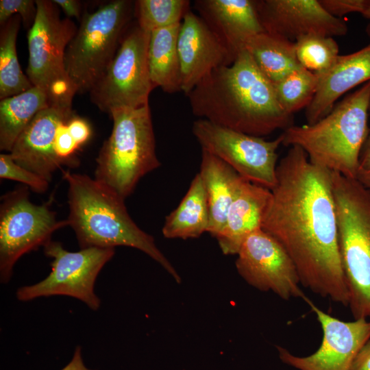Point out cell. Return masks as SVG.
Listing matches in <instances>:
<instances>
[{
    "mask_svg": "<svg viewBox=\"0 0 370 370\" xmlns=\"http://www.w3.org/2000/svg\"><path fill=\"white\" fill-rule=\"evenodd\" d=\"M276 173L262 230L288 254L303 286L348 306L331 171L312 164L301 147L292 146Z\"/></svg>",
    "mask_w": 370,
    "mask_h": 370,
    "instance_id": "obj_1",
    "label": "cell"
},
{
    "mask_svg": "<svg viewBox=\"0 0 370 370\" xmlns=\"http://www.w3.org/2000/svg\"><path fill=\"white\" fill-rule=\"evenodd\" d=\"M193 114L217 125L262 137L293 125L273 83L247 50L205 77L187 95Z\"/></svg>",
    "mask_w": 370,
    "mask_h": 370,
    "instance_id": "obj_2",
    "label": "cell"
},
{
    "mask_svg": "<svg viewBox=\"0 0 370 370\" xmlns=\"http://www.w3.org/2000/svg\"><path fill=\"white\" fill-rule=\"evenodd\" d=\"M68 184L69 226L81 249H137L160 264L177 282L181 278L157 247L153 237L141 230L130 216L125 199L87 175L62 170Z\"/></svg>",
    "mask_w": 370,
    "mask_h": 370,
    "instance_id": "obj_3",
    "label": "cell"
},
{
    "mask_svg": "<svg viewBox=\"0 0 370 370\" xmlns=\"http://www.w3.org/2000/svg\"><path fill=\"white\" fill-rule=\"evenodd\" d=\"M369 103L370 80L317 122L284 130L282 145L298 146L312 164L357 179L361 151L370 130Z\"/></svg>",
    "mask_w": 370,
    "mask_h": 370,
    "instance_id": "obj_4",
    "label": "cell"
},
{
    "mask_svg": "<svg viewBox=\"0 0 370 370\" xmlns=\"http://www.w3.org/2000/svg\"><path fill=\"white\" fill-rule=\"evenodd\" d=\"M338 247L355 319L370 317V188L331 171Z\"/></svg>",
    "mask_w": 370,
    "mask_h": 370,
    "instance_id": "obj_5",
    "label": "cell"
},
{
    "mask_svg": "<svg viewBox=\"0 0 370 370\" xmlns=\"http://www.w3.org/2000/svg\"><path fill=\"white\" fill-rule=\"evenodd\" d=\"M109 114L113 126L96 158L95 179L125 199L140 180L161 162L156 151L149 104L114 109Z\"/></svg>",
    "mask_w": 370,
    "mask_h": 370,
    "instance_id": "obj_6",
    "label": "cell"
},
{
    "mask_svg": "<svg viewBox=\"0 0 370 370\" xmlns=\"http://www.w3.org/2000/svg\"><path fill=\"white\" fill-rule=\"evenodd\" d=\"M134 5L132 1L113 0L82 14L64 60L77 93H89L110 64L130 25Z\"/></svg>",
    "mask_w": 370,
    "mask_h": 370,
    "instance_id": "obj_7",
    "label": "cell"
},
{
    "mask_svg": "<svg viewBox=\"0 0 370 370\" xmlns=\"http://www.w3.org/2000/svg\"><path fill=\"white\" fill-rule=\"evenodd\" d=\"M36 16L28 30V65L26 73L34 86L47 95L51 106L69 112L77 93L66 71V49L77 32L75 23L61 18L58 5L36 0Z\"/></svg>",
    "mask_w": 370,
    "mask_h": 370,
    "instance_id": "obj_8",
    "label": "cell"
},
{
    "mask_svg": "<svg viewBox=\"0 0 370 370\" xmlns=\"http://www.w3.org/2000/svg\"><path fill=\"white\" fill-rule=\"evenodd\" d=\"M150 33L135 23L124 33L116 53L90 91L91 101L110 114L118 108H138L149 104L154 89L149 75Z\"/></svg>",
    "mask_w": 370,
    "mask_h": 370,
    "instance_id": "obj_9",
    "label": "cell"
},
{
    "mask_svg": "<svg viewBox=\"0 0 370 370\" xmlns=\"http://www.w3.org/2000/svg\"><path fill=\"white\" fill-rule=\"evenodd\" d=\"M69 225L58 221L48 204H33L28 187L21 186L1 197L0 206V280L8 283L17 260L51 241L54 232Z\"/></svg>",
    "mask_w": 370,
    "mask_h": 370,
    "instance_id": "obj_10",
    "label": "cell"
},
{
    "mask_svg": "<svg viewBox=\"0 0 370 370\" xmlns=\"http://www.w3.org/2000/svg\"><path fill=\"white\" fill-rule=\"evenodd\" d=\"M43 248L45 256L52 259L51 272L40 282L19 288L16 293L17 299L27 301L42 297L65 295L97 310L101 300L94 292L95 283L100 271L113 257L114 248L88 247L69 251L61 243L53 241Z\"/></svg>",
    "mask_w": 370,
    "mask_h": 370,
    "instance_id": "obj_11",
    "label": "cell"
},
{
    "mask_svg": "<svg viewBox=\"0 0 370 370\" xmlns=\"http://www.w3.org/2000/svg\"><path fill=\"white\" fill-rule=\"evenodd\" d=\"M201 150L220 158L246 180L271 190L277 182V150L283 136L267 140L198 119L192 127Z\"/></svg>",
    "mask_w": 370,
    "mask_h": 370,
    "instance_id": "obj_12",
    "label": "cell"
},
{
    "mask_svg": "<svg viewBox=\"0 0 370 370\" xmlns=\"http://www.w3.org/2000/svg\"><path fill=\"white\" fill-rule=\"evenodd\" d=\"M236 255L237 271L250 286L261 291H272L284 300L307 298L299 286V277L290 256L263 230L249 235Z\"/></svg>",
    "mask_w": 370,
    "mask_h": 370,
    "instance_id": "obj_13",
    "label": "cell"
},
{
    "mask_svg": "<svg viewBox=\"0 0 370 370\" xmlns=\"http://www.w3.org/2000/svg\"><path fill=\"white\" fill-rule=\"evenodd\" d=\"M305 301L321 325V345L307 356H295L286 349L276 346L280 359L298 370H350L356 356L370 339V321L364 318L342 321L319 308L308 297Z\"/></svg>",
    "mask_w": 370,
    "mask_h": 370,
    "instance_id": "obj_14",
    "label": "cell"
},
{
    "mask_svg": "<svg viewBox=\"0 0 370 370\" xmlns=\"http://www.w3.org/2000/svg\"><path fill=\"white\" fill-rule=\"evenodd\" d=\"M256 7L264 32L293 42L301 36L319 34L343 36L347 26L328 13L319 0H258Z\"/></svg>",
    "mask_w": 370,
    "mask_h": 370,
    "instance_id": "obj_15",
    "label": "cell"
},
{
    "mask_svg": "<svg viewBox=\"0 0 370 370\" xmlns=\"http://www.w3.org/2000/svg\"><path fill=\"white\" fill-rule=\"evenodd\" d=\"M177 49L186 96L210 72L235 59L204 20L188 11L181 23Z\"/></svg>",
    "mask_w": 370,
    "mask_h": 370,
    "instance_id": "obj_16",
    "label": "cell"
},
{
    "mask_svg": "<svg viewBox=\"0 0 370 370\" xmlns=\"http://www.w3.org/2000/svg\"><path fill=\"white\" fill-rule=\"evenodd\" d=\"M74 116L54 106L36 114L16 140L10 152L13 160L50 182L54 172L68 165L55 152L53 145L58 127Z\"/></svg>",
    "mask_w": 370,
    "mask_h": 370,
    "instance_id": "obj_17",
    "label": "cell"
},
{
    "mask_svg": "<svg viewBox=\"0 0 370 370\" xmlns=\"http://www.w3.org/2000/svg\"><path fill=\"white\" fill-rule=\"evenodd\" d=\"M193 7L236 59L247 41L264 32L253 0H196Z\"/></svg>",
    "mask_w": 370,
    "mask_h": 370,
    "instance_id": "obj_18",
    "label": "cell"
},
{
    "mask_svg": "<svg viewBox=\"0 0 370 370\" xmlns=\"http://www.w3.org/2000/svg\"><path fill=\"white\" fill-rule=\"evenodd\" d=\"M317 75L315 95L305 111L307 124L325 116L339 97L370 80V43L352 53L339 55L327 71Z\"/></svg>",
    "mask_w": 370,
    "mask_h": 370,
    "instance_id": "obj_19",
    "label": "cell"
},
{
    "mask_svg": "<svg viewBox=\"0 0 370 370\" xmlns=\"http://www.w3.org/2000/svg\"><path fill=\"white\" fill-rule=\"evenodd\" d=\"M271 190L247 181L232 204L225 223L215 236L225 255L237 254L245 239L262 229Z\"/></svg>",
    "mask_w": 370,
    "mask_h": 370,
    "instance_id": "obj_20",
    "label": "cell"
},
{
    "mask_svg": "<svg viewBox=\"0 0 370 370\" xmlns=\"http://www.w3.org/2000/svg\"><path fill=\"white\" fill-rule=\"evenodd\" d=\"M198 173L205 188L209 208L208 232L215 237L225 223L232 204L247 180L226 162L204 150Z\"/></svg>",
    "mask_w": 370,
    "mask_h": 370,
    "instance_id": "obj_21",
    "label": "cell"
},
{
    "mask_svg": "<svg viewBox=\"0 0 370 370\" xmlns=\"http://www.w3.org/2000/svg\"><path fill=\"white\" fill-rule=\"evenodd\" d=\"M181 23L150 33L148 64L153 88L167 93L182 91L181 67L177 39Z\"/></svg>",
    "mask_w": 370,
    "mask_h": 370,
    "instance_id": "obj_22",
    "label": "cell"
},
{
    "mask_svg": "<svg viewBox=\"0 0 370 370\" xmlns=\"http://www.w3.org/2000/svg\"><path fill=\"white\" fill-rule=\"evenodd\" d=\"M210 215L205 188L199 173L177 207L166 217L162 228L166 238H195L207 232Z\"/></svg>",
    "mask_w": 370,
    "mask_h": 370,
    "instance_id": "obj_23",
    "label": "cell"
},
{
    "mask_svg": "<svg viewBox=\"0 0 370 370\" xmlns=\"http://www.w3.org/2000/svg\"><path fill=\"white\" fill-rule=\"evenodd\" d=\"M51 106L47 93L33 86L0 100V150L10 152L23 130L40 110Z\"/></svg>",
    "mask_w": 370,
    "mask_h": 370,
    "instance_id": "obj_24",
    "label": "cell"
},
{
    "mask_svg": "<svg viewBox=\"0 0 370 370\" xmlns=\"http://www.w3.org/2000/svg\"><path fill=\"white\" fill-rule=\"evenodd\" d=\"M245 49L272 83L301 66L296 57L295 42L280 36L261 32L247 41Z\"/></svg>",
    "mask_w": 370,
    "mask_h": 370,
    "instance_id": "obj_25",
    "label": "cell"
},
{
    "mask_svg": "<svg viewBox=\"0 0 370 370\" xmlns=\"http://www.w3.org/2000/svg\"><path fill=\"white\" fill-rule=\"evenodd\" d=\"M22 18L12 16L1 26L0 99L18 95L34 86L21 68L16 53V38Z\"/></svg>",
    "mask_w": 370,
    "mask_h": 370,
    "instance_id": "obj_26",
    "label": "cell"
},
{
    "mask_svg": "<svg viewBox=\"0 0 370 370\" xmlns=\"http://www.w3.org/2000/svg\"><path fill=\"white\" fill-rule=\"evenodd\" d=\"M318 75L300 66L273 83L277 99L288 114L306 108L315 95Z\"/></svg>",
    "mask_w": 370,
    "mask_h": 370,
    "instance_id": "obj_27",
    "label": "cell"
},
{
    "mask_svg": "<svg viewBox=\"0 0 370 370\" xmlns=\"http://www.w3.org/2000/svg\"><path fill=\"white\" fill-rule=\"evenodd\" d=\"M190 4L188 0H137L134 14L138 26L151 33L182 23Z\"/></svg>",
    "mask_w": 370,
    "mask_h": 370,
    "instance_id": "obj_28",
    "label": "cell"
},
{
    "mask_svg": "<svg viewBox=\"0 0 370 370\" xmlns=\"http://www.w3.org/2000/svg\"><path fill=\"white\" fill-rule=\"evenodd\" d=\"M295 47L300 65L317 75L327 71L339 56L338 45L333 37L319 34L299 36Z\"/></svg>",
    "mask_w": 370,
    "mask_h": 370,
    "instance_id": "obj_29",
    "label": "cell"
},
{
    "mask_svg": "<svg viewBox=\"0 0 370 370\" xmlns=\"http://www.w3.org/2000/svg\"><path fill=\"white\" fill-rule=\"evenodd\" d=\"M0 178L19 182L38 193L46 192L49 185L48 181L18 165L10 153L0 154Z\"/></svg>",
    "mask_w": 370,
    "mask_h": 370,
    "instance_id": "obj_30",
    "label": "cell"
},
{
    "mask_svg": "<svg viewBox=\"0 0 370 370\" xmlns=\"http://www.w3.org/2000/svg\"><path fill=\"white\" fill-rule=\"evenodd\" d=\"M36 1L1 0L0 25L5 23L12 16L20 15L24 27L28 30L32 26L36 16Z\"/></svg>",
    "mask_w": 370,
    "mask_h": 370,
    "instance_id": "obj_31",
    "label": "cell"
},
{
    "mask_svg": "<svg viewBox=\"0 0 370 370\" xmlns=\"http://www.w3.org/2000/svg\"><path fill=\"white\" fill-rule=\"evenodd\" d=\"M67 123H62L58 127L53 147L60 159L64 160L69 166H75L78 162L73 158L74 153L79 146L70 134Z\"/></svg>",
    "mask_w": 370,
    "mask_h": 370,
    "instance_id": "obj_32",
    "label": "cell"
},
{
    "mask_svg": "<svg viewBox=\"0 0 370 370\" xmlns=\"http://www.w3.org/2000/svg\"><path fill=\"white\" fill-rule=\"evenodd\" d=\"M325 10L332 16L340 18L354 12L362 14L368 0H319Z\"/></svg>",
    "mask_w": 370,
    "mask_h": 370,
    "instance_id": "obj_33",
    "label": "cell"
},
{
    "mask_svg": "<svg viewBox=\"0 0 370 370\" xmlns=\"http://www.w3.org/2000/svg\"><path fill=\"white\" fill-rule=\"evenodd\" d=\"M69 132L77 144L85 143L91 135L89 123L84 119L73 116L67 123Z\"/></svg>",
    "mask_w": 370,
    "mask_h": 370,
    "instance_id": "obj_34",
    "label": "cell"
},
{
    "mask_svg": "<svg viewBox=\"0 0 370 370\" xmlns=\"http://www.w3.org/2000/svg\"><path fill=\"white\" fill-rule=\"evenodd\" d=\"M350 370H370V339L356 356Z\"/></svg>",
    "mask_w": 370,
    "mask_h": 370,
    "instance_id": "obj_35",
    "label": "cell"
},
{
    "mask_svg": "<svg viewBox=\"0 0 370 370\" xmlns=\"http://www.w3.org/2000/svg\"><path fill=\"white\" fill-rule=\"evenodd\" d=\"M69 17L81 19L82 3L77 0H53Z\"/></svg>",
    "mask_w": 370,
    "mask_h": 370,
    "instance_id": "obj_36",
    "label": "cell"
},
{
    "mask_svg": "<svg viewBox=\"0 0 370 370\" xmlns=\"http://www.w3.org/2000/svg\"><path fill=\"white\" fill-rule=\"evenodd\" d=\"M370 114V103L369 107ZM359 172L370 173V130L360 156Z\"/></svg>",
    "mask_w": 370,
    "mask_h": 370,
    "instance_id": "obj_37",
    "label": "cell"
},
{
    "mask_svg": "<svg viewBox=\"0 0 370 370\" xmlns=\"http://www.w3.org/2000/svg\"><path fill=\"white\" fill-rule=\"evenodd\" d=\"M61 370H95L88 368L82 358V348L79 345L75 349L73 357L70 362Z\"/></svg>",
    "mask_w": 370,
    "mask_h": 370,
    "instance_id": "obj_38",
    "label": "cell"
},
{
    "mask_svg": "<svg viewBox=\"0 0 370 370\" xmlns=\"http://www.w3.org/2000/svg\"><path fill=\"white\" fill-rule=\"evenodd\" d=\"M357 180L364 186L370 188V173H358Z\"/></svg>",
    "mask_w": 370,
    "mask_h": 370,
    "instance_id": "obj_39",
    "label": "cell"
},
{
    "mask_svg": "<svg viewBox=\"0 0 370 370\" xmlns=\"http://www.w3.org/2000/svg\"><path fill=\"white\" fill-rule=\"evenodd\" d=\"M367 19H369L370 21V0H368L367 5L362 14ZM367 32L370 36V23L367 28Z\"/></svg>",
    "mask_w": 370,
    "mask_h": 370,
    "instance_id": "obj_40",
    "label": "cell"
}]
</instances>
